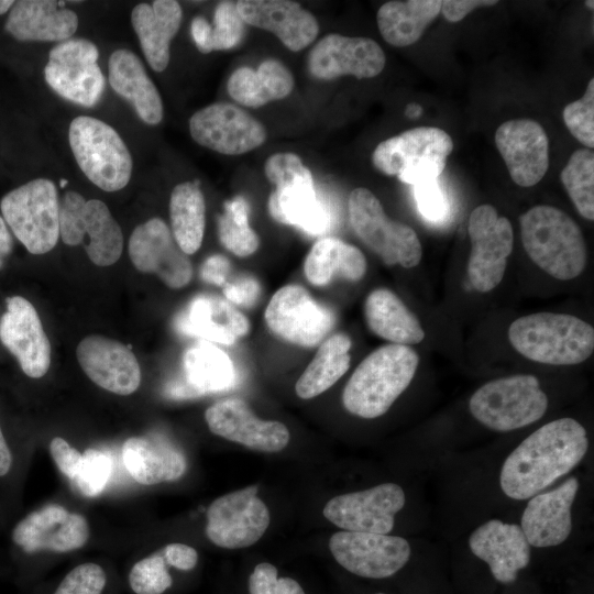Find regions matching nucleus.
Listing matches in <instances>:
<instances>
[{"label":"nucleus","mask_w":594,"mask_h":594,"mask_svg":"<svg viewBox=\"0 0 594 594\" xmlns=\"http://www.w3.org/2000/svg\"><path fill=\"white\" fill-rule=\"evenodd\" d=\"M588 449L585 428L573 418L552 420L524 439L506 458L501 488L513 499H528L573 470Z\"/></svg>","instance_id":"nucleus-1"},{"label":"nucleus","mask_w":594,"mask_h":594,"mask_svg":"<svg viewBox=\"0 0 594 594\" xmlns=\"http://www.w3.org/2000/svg\"><path fill=\"white\" fill-rule=\"evenodd\" d=\"M419 364L409 345L386 344L370 353L354 370L342 393L352 415L373 419L384 415L413 381Z\"/></svg>","instance_id":"nucleus-2"},{"label":"nucleus","mask_w":594,"mask_h":594,"mask_svg":"<svg viewBox=\"0 0 594 594\" xmlns=\"http://www.w3.org/2000/svg\"><path fill=\"white\" fill-rule=\"evenodd\" d=\"M524 249L531 261L560 280L578 277L587 262L579 224L559 208L538 205L519 217Z\"/></svg>","instance_id":"nucleus-3"},{"label":"nucleus","mask_w":594,"mask_h":594,"mask_svg":"<svg viewBox=\"0 0 594 594\" xmlns=\"http://www.w3.org/2000/svg\"><path fill=\"white\" fill-rule=\"evenodd\" d=\"M508 339L525 358L550 365L582 363L594 350L593 327L568 314L522 316L510 323Z\"/></svg>","instance_id":"nucleus-4"},{"label":"nucleus","mask_w":594,"mask_h":594,"mask_svg":"<svg viewBox=\"0 0 594 594\" xmlns=\"http://www.w3.org/2000/svg\"><path fill=\"white\" fill-rule=\"evenodd\" d=\"M264 172L276 186L268 199V211L273 219L311 237L322 235L330 230L331 210L318 197L311 172L298 155L275 153L266 160Z\"/></svg>","instance_id":"nucleus-5"},{"label":"nucleus","mask_w":594,"mask_h":594,"mask_svg":"<svg viewBox=\"0 0 594 594\" xmlns=\"http://www.w3.org/2000/svg\"><path fill=\"white\" fill-rule=\"evenodd\" d=\"M452 150V139L442 129L417 127L381 142L372 162L381 173L414 186L438 179Z\"/></svg>","instance_id":"nucleus-6"},{"label":"nucleus","mask_w":594,"mask_h":594,"mask_svg":"<svg viewBox=\"0 0 594 594\" xmlns=\"http://www.w3.org/2000/svg\"><path fill=\"white\" fill-rule=\"evenodd\" d=\"M469 408L487 428L507 432L539 420L547 411L548 397L536 376L517 374L482 385L471 396Z\"/></svg>","instance_id":"nucleus-7"},{"label":"nucleus","mask_w":594,"mask_h":594,"mask_svg":"<svg viewBox=\"0 0 594 594\" xmlns=\"http://www.w3.org/2000/svg\"><path fill=\"white\" fill-rule=\"evenodd\" d=\"M68 140L78 166L92 184L105 191H117L128 185L132 157L112 127L80 116L70 122Z\"/></svg>","instance_id":"nucleus-8"},{"label":"nucleus","mask_w":594,"mask_h":594,"mask_svg":"<svg viewBox=\"0 0 594 594\" xmlns=\"http://www.w3.org/2000/svg\"><path fill=\"white\" fill-rule=\"evenodd\" d=\"M0 210L13 235L34 255L50 252L59 238V201L55 184L30 180L6 194Z\"/></svg>","instance_id":"nucleus-9"},{"label":"nucleus","mask_w":594,"mask_h":594,"mask_svg":"<svg viewBox=\"0 0 594 594\" xmlns=\"http://www.w3.org/2000/svg\"><path fill=\"white\" fill-rule=\"evenodd\" d=\"M350 223L360 240L385 264L405 268L417 266L422 256L420 240L409 226L387 217L378 198L367 188L351 191Z\"/></svg>","instance_id":"nucleus-10"},{"label":"nucleus","mask_w":594,"mask_h":594,"mask_svg":"<svg viewBox=\"0 0 594 594\" xmlns=\"http://www.w3.org/2000/svg\"><path fill=\"white\" fill-rule=\"evenodd\" d=\"M59 237L67 245L84 244L90 261L98 266L114 264L122 254L123 234L107 205L98 199L86 200L76 191H67L59 204Z\"/></svg>","instance_id":"nucleus-11"},{"label":"nucleus","mask_w":594,"mask_h":594,"mask_svg":"<svg viewBox=\"0 0 594 594\" xmlns=\"http://www.w3.org/2000/svg\"><path fill=\"white\" fill-rule=\"evenodd\" d=\"M468 232L471 240L469 279L475 290L491 292L502 282L513 251L512 223L498 216L493 206L481 205L470 215Z\"/></svg>","instance_id":"nucleus-12"},{"label":"nucleus","mask_w":594,"mask_h":594,"mask_svg":"<svg viewBox=\"0 0 594 594\" xmlns=\"http://www.w3.org/2000/svg\"><path fill=\"white\" fill-rule=\"evenodd\" d=\"M97 46L86 38H68L54 46L45 66V80L63 98L92 107L105 90V77L97 64Z\"/></svg>","instance_id":"nucleus-13"},{"label":"nucleus","mask_w":594,"mask_h":594,"mask_svg":"<svg viewBox=\"0 0 594 594\" xmlns=\"http://www.w3.org/2000/svg\"><path fill=\"white\" fill-rule=\"evenodd\" d=\"M264 319L276 337L304 348L319 344L334 326L332 311L297 284L276 290L265 309Z\"/></svg>","instance_id":"nucleus-14"},{"label":"nucleus","mask_w":594,"mask_h":594,"mask_svg":"<svg viewBox=\"0 0 594 594\" xmlns=\"http://www.w3.org/2000/svg\"><path fill=\"white\" fill-rule=\"evenodd\" d=\"M271 516L252 485L222 495L207 510L206 535L220 548L241 549L257 542L265 534Z\"/></svg>","instance_id":"nucleus-15"},{"label":"nucleus","mask_w":594,"mask_h":594,"mask_svg":"<svg viewBox=\"0 0 594 594\" xmlns=\"http://www.w3.org/2000/svg\"><path fill=\"white\" fill-rule=\"evenodd\" d=\"M329 549L346 571L367 579L392 576L408 562L411 553L403 537L346 530L330 537Z\"/></svg>","instance_id":"nucleus-16"},{"label":"nucleus","mask_w":594,"mask_h":594,"mask_svg":"<svg viewBox=\"0 0 594 594\" xmlns=\"http://www.w3.org/2000/svg\"><path fill=\"white\" fill-rule=\"evenodd\" d=\"M195 142L226 155H241L266 140L264 125L241 108L217 102L196 111L189 119Z\"/></svg>","instance_id":"nucleus-17"},{"label":"nucleus","mask_w":594,"mask_h":594,"mask_svg":"<svg viewBox=\"0 0 594 594\" xmlns=\"http://www.w3.org/2000/svg\"><path fill=\"white\" fill-rule=\"evenodd\" d=\"M405 505V493L395 483L338 495L323 507V516L346 531L388 535L395 515Z\"/></svg>","instance_id":"nucleus-18"},{"label":"nucleus","mask_w":594,"mask_h":594,"mask_svg":"<svg viewBox=\"0 0 594 594\" xmlns=\"http://www.w3.org/2000/svg\"><path fill=\"white\" fill-rule=\"evenodd\" d=\"M0 342L31 378L43 377L51 365V344L33 304L23 296L6 298L0 317Z\"/></svg>","instance_id":"nucleus-19"},{"label":"nucleus","mask_w":594,"mask_h":594,"mask_svg":"<svg viewBox=\"0 0 594 594\" xmlns=\"http://www.w3.org/2000/svg\"><path fill=\"white\" fill-rule=\"evenodd\" d=\"M89 538L87 519L58 504H47L20 519L12 529L13 544L25 554L41 550L66 552Z\"/></svg>","instance_id":"nucleus-20"},{"label":"nucleus","mask_w":594,"mask_h":594,"mask_svg":"<svg viewBox=\"0 0 594 594\" xmlns=\"http://www.w3.org/2000/svg\"><path fill=\"white\" fill-rule=\"evenodd\" d=\"M386 57L372 38L330 33L318 41L308 55L312 77L331 80L341 76L373 78L382 73Z\"/></svg>","instance_id":"nucleus-21"},{"label":"nucleus","mask_w":594,"mask_h":594,"mask_svg":"<svg viewBox=\"0 0 594 594\" xmlns=\"http://www.w3.org/2000/svg\"><path fill=\"white\" fill-rule=\"evenodd\" d=\"M129 255L136 270L156 274L169 288L185 287L193 277L188 255L160 218H152L133 230Z\"/></svg>","instance_id":"nucleus-22"},{"label":"nucleus","mask_w":594,"mask_h":594,"mask_svg":"<svg viewBox=\"0 0 594 594\" xmlns=\"http://www.w3.org/2000/svg\"><path fill=\"white\" fill-rule=\"evenodd\" d=\"M205 419L212 433L261 452H279L290 440L284 424L258 418L240 398L212 404L207 408Z\"/></svg>","instance_id":"nucleus-23"},{"label":"nucleus","mask_w":594,"mask_h":594,"mask_svg":"<svg viewBox=\"0 0 594 594\" xmlns=\"http://www.w3.org/2000/svg\"><path fill=\"white\" fill-rule=\"evenodd\" d=\"M495 144L512 179L521 187L538 184L549 166V141L544 129L531 119L502 123Z\"/></svg>","instance_id":"nucleus-24"},{"label":"nucleus","mask_w":594,"mask_h":594,"mask_svg":"<svg viewBox=\"0 0 594 594\" xmlns=\"http://www.w3.org/2000/svg\"><path fill=\"white\" fill-rule=\"evenodd\" d=\"M76 355L82 371L98 386L123 396L139 388V362L121 342L99 334L88 336L78 343Z\"/></svg>","instance_id":"nucleus-25"},{"label":"nucleus","mask_w":594,"mask_h":594,"mask_svg":"<svg viewBox=\"0 0 594 594\" xmlns=\"http://www.w3.org/2000/svg\"><path fill=\"white\" fill-rule=\"evenodd\" d=\"M576 477H569L557 488L530 497L520 528L530 546L553 547L562 543L572 530L571 507L579 491Z\"/></svg>","instance_id":"nucleus-26"},{"label":"nucleus","mask_w":594,"mask_h":594,"mask_svg":"<svg viewBox=\"0 0 594 594\" xmlns=\"http://www.w3.org/2000/svg\"><path fill=\"white\" fill-rule=\"evenodd\" d=\"M235 6L245 24L272 32L293 52L306 48L318 35L317 19L298 2L239 0Z\"/></svg>","instance_id":"nucleus-27"},{"label":"nucleus","mask_w":594,"mask_h":594,"mask_svg":"<svg viewBox=\"0 0 594 594\" xmlns=\"http://www.w3.org/2000/svg\"><path fill=\"white\" fill-rule=\"evenodd\" d=\"M469 546L488 564L495 580L504 584L513 583L530 561V544L516 524L491 519L471 534Z\"/></svg>","instance_id":"nucleus-28"},{"label":"nucleus","mask_w":594,"mask_h":594,"mask_svg":"<svg viewBox=\"0 0 594 594\" xmlns=\"http://www.w3.org/2000/svg\"><path fill=\"white\" fill-rule=\"evenodd\" d=\"M175 327L183 334L231 345L249 333L250 321L228 300L200 294L178 314Z\"/></svg>","instance_id":"nucleus-29"},{"label":"nucleus","mask_w":594,"mask_h":594,"mask_svg":"<svg viewBox=\"0 0 594 594\" xmlns=\"http://www.w3.org/2000/svg\"><path fill=\"white\" fill-rule=\"evenodd\" d=\"M78 28L77 14L59 9L57 1L20 0L12 6L6 31L22 42H63Z\"/></svg>","instance_id":"nucleus-30"},{"label":"nucleus","mask_w":594,"mask_h":594,"mask_svg":"<svg viewBox=\"0 0 594 594\" xmlns=\"http://www.w3.org/2000/svg\"><path fill=\"white\" fill-rule=\"evenodd\" d=\"M122 460L129 474L142 485L175 481L187 468L183 452L156 435L127 439L122 446Z\"/></svg>","instance_id":"nucleus-31"},{"label":"nucleus","mask_w":594,"mask_h":594,"mask_svg":"<svg viewBox=\"0 0 594 594\" xmlns=\"http://www.w3.org/2000/svg\"><path fill=\"white\" fill-rule=\"evenodd\" d=\"M182 19V7L174 0H155L151 4L140 3L133 8V29L148 65L155 72L166 69L170 41L178 32Z\"/></svg>","instance_id":"nucleus-32"},{"label":"nucleus","mask_w":594,"mask_h":594,"mask_svg":"<svg viewBox=\"0 0 594 594\" xmlns=\"http://www.w3.org/2000/svg\"><path fill=\"white\" fill-rule=\"evenodd\" d=\"M109 81L112 89L133 106L142 121L151 125L162 121L163 103L158 90L134 53L120 48L110 55Z\"/></svg>","instance_id":"nucleus-33"},{"label":"nucleus","mask_w":594,"mask_h":594,"mask_svg":"<svg viewBox=\"0 0 594 594\" xmlns=\"http://www.w3.org/2000/svg\"><path fill=\"white\" fill-rule=\"evenodd\" d=\"M364 316L369 329L376 336L402 345L421 342L425 331L417 317L392 290L376 288L364 302Z\"/></svg>","instance_id":"nucleus-34"},{"label":"nucleus","mask_w":594,"mask_h":594,"mask_svg":"<svg viewBox=\"0 0 594 594\" xmlns=\"http://www.w3.org/2000/svg\"><path fill=\"white\" fill-rule=\"evenodd\" d=\"M289 69L277 59H265L256 70L242 66L228 80L230 97L250 108H258L271 101L284 99L294 88Z\"/></svg>","instance_id":"nucleus-35"},{"label":"nucleus","mask_w":594,"mask_h":594,"mask_svg":"<svg viewBox=\"0 0 594 594\" xmlns=\"http://www.w3.org/2000/svg\"><path fill=\"white\" fill-rule=\"evenodd\" d=\"M366 268V258L361 250L333 237L318 240L304 263L307 280L318 287L327 286L336 276L359 282L365 275Z\"/></svg>","instance_id":"nucleus-36"},{"label":"nucleus","mask_w":594,"mask_h":594,"mask_svg":"<svg viewBox=\"0 0 594 594\" xmlns=\"http://www.w3.org/2000/svg\"><path fill=\"white\" fill-rule=\"evenodd\" d=\"M440 10V0L387 1L377 11V26L388 44L409 46L420 38Z\"/></svg>","instance_id":"nucleus-37"},{"label":"nucleus","mask_w":594,"mask_h":594,"mask_svg":"<svg viewBox=\"0 0 594 594\" xmlns=\"http://www.w3.org/2000/svg\"><path fill=\"white\" fill-rule=\"evenodd\" d=\"M352 341L345 333H334L319 346L295 385L298 397L310 399L329 389L350 367Z\"/></svg>","instance_id":"nucleus-38"},{"label":"nucleus","mask_w":594,"mask_h":594,"mask_svg":"<svg viewBox=\"0 0 594 594\" xmlns=\"http://www.w3.org/2000/svg\"><path fill=\"white\" fill-rule=\"evenodd\" d=\"M184 381L199 396L231 388L237 373L230 356L210 342L189 346L183 355Z\"/></svg>","instance_id":"nucleus-39"},{"label":"nucleus","mask_w":594,"mask_h":594,"mask_svg":"<svg viewBox=\"0 0 594 594\" xmlns=\"http://www.w3.org/2000/svg\"><path fill=\"white\" fill-rule=\"evenodd\" d=\"M172 234L187 255L201 246L205 224V198L196 183L185 182L174 187L169 198Z\"/></svg>","instance_id":"nucleus-40"},{"label":"nucleus","mask_w":594,"mask_h":594,"mask_svg":"<svg viewBox=\"0 0 594 594\" xmlns=\"http://www.w3.org/2000/svg\"><path fill=\"white\" fill-rule=\"evenodd\" d=\"M221 244L240 257L252 255L260 245L256 232L249 224V205L243 197H235L224 204V212L218 220Z\"/></svg>","instance_id":"nucleus-41"},{"label":"nucleus","mask_w":594,"mask_h":594,"mask_svg":"<svg viewBox=\"0 0 594 594\" xmlns=\"http://www.w3.org/2000/svg\"><path fill=\"white\" fill-rule=\"evenodd\" d=\"M565 187L579 213L594 220V153L590 148L573 152L561 172Z\"/></svg>","instance_id":"nucleus-42"},{"label":"nucleus","mask_w":594,"mask_h":594,"mask_svg":"<svg viewBox=\"0 0 594 594\" xmlns=\"http://www.w3.org/2000/svg\"><path fill=\"white\" fill-rule=\"evenodd\" d=\"M172 583L161 551L136 562L129 574V584L136 594H163Z\"/></svg>","instance_id":"nucleus-43"},{"label":"nucleus","mask_w":594,"mask_h":594,"mask_svg":"<svg viewBox=\"0 0 594 594\" xmlns=\"http://www.w3.org/2000/svg\"><path fill=\"white\" fill-rule=\"evenodd\" d=\"M563 122L570 133L586 148L594 146V78H591L582 98L565 106Z\"/></svg>","instance_id":"nucleus-44"},{"label":"nucleus","mask_w":594,"mask_h":594,"mask_svg":"<svg viewBox=\"0 0 594 594\" xmlns=\"http://www.w3.org/2000/svg\"><path fill=\"white\" fill-rule=\"evenodd\" d=\"M244 31L245 23L237 10L235 2H219L216 7L213 24L211 25V52L235 47L242 41Z\"/></svg>","instance_id":"nucleus-45"},{"label":"nucleus","mask_w":594,"mask_h":594,"mask_svg":"<svg viewBox=\"0 0 594 594\" xmlns=\"http://www.w3.org/2000/svg\"><path fill=\"white\" fill-rule=\"evenodd\" d=\"M111 470V459L102 451L89 448L84 452L80 469L72 481L82 495L94 497L103 491Z\"/></svg>","instance_id":"nucleus-46"},{"label":"nucleus","mask_w":594,"mask_h":594,"mask_svg":"<svg viewBox=\"0 0 594 594\" xmlns=\"http://www.w3.org/2000/svg\"><path fill=\"white\" fill-rule=\"evenodd\" d=\"M106 580L100 565L82 563L64 578L54 594H101Z\"/></svg>","instance_id":"nucleus-47"},{"label":"nucleus","mask_w":594,"mask_h":594,"mask_svg":"<svg viewBox=\"0 0 594 594\" xmlns=\"http://www.w3.org/2000/svg\"><path fill=\"white\" fill-rule=\"evenodd\" d=\"M414 197L421 216L429 222L440 223L450 215V204L438 179L414 185Z\"/></svg>","instance_id":"nucleus-48"},{"label":"nucleus","mask_w":594,"mask_h":594,"mask_svg":"<svg viewBox=\"0 0 594 594\" xmlns=\"http://www.w3.org/2000/svg\"><path fill=\"white\" fill-rule=\"evenodd\" d=\"M250 594H305L300 584L287 576H277V569L268 562L258 563L249 578Z\"/></svg>","instance_id":"nucleus-49"},{"label":"nucleus","mask_w":594,"mask_h":594,"mask_svg":"<svg viewBox=\"0 0 594 594\" xmlns=\"http://www.w3.org/2000/svg\"><path fill=\"white\" fill-rule=\"evenodd\" d=\"M226 299L230 304L242 307H252L261 295V285L256 278L242 275L232 280H228L222 286Z\"/></svg>","instance_id":"nucleus-50"},{"label":"nucleus","mask_w":594,"mask_h":594,"mask_svg":"<svg viewBox=\"0 0 594 594\" xmlns=\"http://www.w3.org/2000/svg\"><path fill=\"white\" fill-rule=\"evenodd\" d=\"M50 452L59 471L73 480L80 469L82 454L61 437L52 439Z\"/></svg>","instance_id":"nucleus-51"},{"label":"nucleus","mask_w":594,"mask_h":594,"mask_svg":"<svg viewBox=\"0 0 594 594\" xmlns=\"http://www.w3.org/2000/svg\"><path fill=\"white\" fill-rule=\"evenodd\" d=\"M161 552L166 563L183 571L191 570L198 561L197 551L185 543H169Z\"/></svg>","instance_id":"nucleus-52"},{"label":"nucleus","mask_w":594,"mask_h":594,"mask_svg":"<svg viewBox=\"0 0 594 594\" xmlns=\"http://www.w3.org/2000/svg\"><path fill=\"white\" fill-rule=\"evenodd\" d=\"M231 272L230 261L220 254L209 256L200 268V276L202 280L223 286L228 282V276Z\"/></svg>","instance_id":"nucleus-53"},{"label":"nucleus","mask_w":594,"mask_h":594,"mask_svg":"<svg viewBox=\"0 0 594 594\" xmlns=\"http://www.w3.org/2000/svg\"><path fill=\"white\" fill-rule=\"evenodd\" d=\"M495 0H444L441 1V12L449 22H459L476 8L492 7Z\"/></svg>","instance_id":"nucleus-54"},{"label":"nucleus","mask_w":594,"mask_h":594,"mask_svg":"<svg viewBox=\"0 0 594 594\" xmlns=\"http://www.w3.org/2000/svg\"><path fill=\"white\" fill-rule=\"evenodd\" d=\"M15 454L0 418V481L7 480L14 470Z\"/></svg>","instance_id":"nucleus-55"},{"label":"nucleus","mask_w":594,"mask_h":594,"mask_svg":"<svg viewBox=\"0 0 594 594\" xmlns=\"http://www.w3.org/2000/svg\"><path fill=\"white\" fill-rule=\"evenodd\" d=\"M190 32L198 51L204 54L211 53V25L204 16L198 15L194 18L190 25Z\"/></svg>","instance_id":"nucleus-56"},{"label":"nucleus","mask_w":594,"mask_h":594,"mask_svg":"<svg viewBox=\"0 0 594 594\" xmlns=\"http://www.w3.org/2000/svg\"><path fill=\"white\" fill-rule=\"evenodd\" d=\"M166 395L175 399L198 397V393L191 388L184 378L170 382L166 387Z\"/></svg>","instance_id":"nucleus-57"},{"label":"nucleus","mask_w":594,"mask_h":594,"mask_svg":"<svg viewBox=\"0 0 594 594\" xmlns=\"http://www.w3.org/2000/svg\"><path fill=\"white\" fill-rule=\"evenodd\" d=\"M12 234L2 216L0 215V270L3 266L6 258L12 252Z\"/></svg>","instance_id":"nucleus-58"},{"label":"nucleus","mask_w":594,"mask_h":594,"mask_svg":"<svg viewBox=\"0 0 594 594\" xmlns=\"http://www.w3.org/2000/svg\"><path fill=\"white\" fill-rule=\"evenodd\" d=\"M421 112V108L417 105H409L406 109V116L409 118H415L419 116Z\"/></svg>","instance_id":"nucleus-59"},{"label":"nucleus","mask_w":594,"mask_h":594,"mask_svg":"<svg viewBox=\"0 0 594 594\" xmlns=\"http://www.w3.org/2000/svg\"><path fill=\"white\" fill-rule=\"evenodd\" d=\"M14 4V1L12 0H0V14H3L11 10L12 6Z\"/></svg>","instance_id":"nucleus-60"},{"label":"nucleus","mask_w":594,"mask_h":594,"mask_svg":"<svg viewBox=\"0 0 594 594\" xmlns=\"http://www.w3.org/2000/svg\"><path fill=\"white\" fill-rule=\"evenodd\" d=\"M585 4H586L587 8H590L591 10H593V8H594V2H593L592 0H591V1H588V0L585 1Z\"/></svg>","instance_id":"nucleus-61"},{"label":"nucleus","mask_w":594,"mask_h":594,"mask_svg":"<svg viewBox=\"0 0 594 594\" xmlns=\"http://www.w3.org/2000/svg\"><path fill=\"white\" fill-rule=\"evenodd\" d=\"M65 185H67V180H66V179H62V180H61V186L64 187Z\"/></svg>","instance_id":"nucleus-62"},{"label":"nucleus","mask_w":594,"mask_h":594,"mask_svg":"<svg viewBox=\"0 0 594 594\" xmlns=\"http://www.w3.org/2000/svg\"><path fill=\"white\" fill-rule=\"evenodd\" d=\"M377 594H384V593H377Z\"/></svg>","instance_id":"nucleus-63"}]
</instances>
